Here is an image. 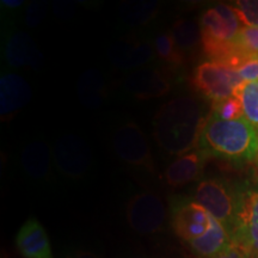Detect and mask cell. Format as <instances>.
Wrapping results in <instances>:
<instances>
[{"instance_id": "9c48e42d", "label": "cell", "mask_w": 258, "mask_h": 258, "mask_svg": "<svg viewBox=\"0 0 258 258\" xmlns=\"http://www.w3.org/2000/svg\"><path fill=\"white\" fill-rule=\"evenodd\" d=\"M53 156L60 172L70 178H80L91 166V151L85 141L76 135L60 138L54 147Z\"/></svg>"}, {"instance_id": "44dd1931", "label": "cell", "mask_w": 258, "mask_h": 258, "mask_svg": "<svg viewBox=\"0 0 258 258\" xmlns=\"http://www.w3.org/2000/svg\"><path fill=\"white\" fill-rule=\"evenodd\" d=\"M245 120L258 132V82H243L235 89Z\"/></svg>"}, {"instance_id": "277c9868", "label": "cell", "mask_w": 258, "mask_h": 258, "mask_svg": "<svg viewBox=\"0 0 258 258\" xmlns=\"http://www.w3.org/2000/svg\"><path fill=\"white\" fill-rule=\"evenodd\" d=\"M238 188L222 178H207L199 183L190 199L207 211L213 218L231 230L238 205Z\"/></svg>"}, {"instance_id": "d6a6232c", "label": "cell", "mask_w": 258, "mask_h": 258, "mask_svg": "<svg viewBox=\"0 0 258 258\" xmlns=\"http://www.w3.org/2000/svg\"><path fill=\"white\" fill-rule=\"evenodd\" d=\"M257 164H258V159H257Z\"/></svg>"}, {"instance_id": "2e32d148", "label": "cell", "mask_w": 258, "mask_h": 258, "mask_svg": "<svg viewBox=\"0 0 258 258\" xmlns=\"http://www.w3.org/2000/svg\"><path fill=\"white\" fill-rule=\"evenodd\" d=\"M232 245L230 231L221 222L215 220L208 233L188 244L189 249L198 258L215 256Z\"/></svg>"}, {"instance_id": "5b68a950", "label": "cell", "mask_w": 258, "mask_h": 258, "mask_svg": "<svg viewBox=\"0 0 258 258\" xmlns=\"http://www.w3.org/2000/svg\"><path fill=\"white\" fill-rule=\"evenodd\" d=\"M243 80L234 70L226 64L206 61L194 70L191 84L213 103H219L234 96V91Z\"/></svg>"}, {"instance_id": "f1b7e54d", "label": "cell", "mask_w": 258, "mask_h": 258, "mask_svg": "<svg viewBox=\"0 0 258 258\" xmlns=\"http://www.w3.org/2000/svg\"><path fill=\"white\" fill-rule=\"evenodd\" d=\"M209 258H247L245 256L244 253H241L239 250L235 249L234 246H231L227 247V249H225L224 251H221V252H219L218 254H215V256H212Z\"/></svg>"}, {"instance_id": "7a4b0ae2", "label": "cell", "mask_w": 258, "mask_h": 258, "mask_svg": "<svg viewBox=\"0 0 258 258\" xmlns=\"http://www.w3.org/2000/svg\"><path fill=\"white\" fill-rule=\"evenodd\" d=\"M199 148L207 157L219 158L238 165L258 159V132L245 120H222L209 112Z\"/></svg>"}, {"instance_id": "d6986e66", "label": "cell", "mask_w": 258, "mask_h": 258, "mask_svg": "<svg viewBox=\"0 0 258 258\" xmlns=\"http://www.w3.org/2000/svg\"><path fill=\"white\" fill-rule=\"evenodd\" d=\"M160 4L158 2H128L120 8L122 21L132 27L145 25L158 15Z\"/></svg>"}, {"instance_id": "d4e9b609", "label": "cell", "mask_w": 258, "mask_h": 258, "mask_svg": "<svg viewBox=\"0 0 258 258\" xmlns=\"http://www.w3.org/2000/svg\"><path fill=\"white\" fill-rule=\"evenodd\" d=\"M244 27L258 28V0H239L234 3Z\"/></svg>"}, {"instance_id": "4fadbf2b", "label": "cell", "mask_w": 258, "mask_h": 258, "mask_svg": "<svg viewBox=\"0 0 258 258\" xmlns=\"http://www.w3.org/2000/svg\"><path fill=\"white\" fill-rule=\"evenodd\" d=\"M207 159V154L200 148L183 154L167 166L164 172V179L172 188H179L195 182L201 177Z\"/></svg>"}, {"instance_id": "7402d4cb", "label": "cell", "mask_w": 258, "mask_h": 258, "mask_svg": "<svg viewBox=\"0 0 258 258\" xmlns=\"http://www.w3.org/2000/svg\"><path fill=\"white\" fill-rule=\"evenodd\" d=\"M154 50L158 57L171 69H178L184 63L185 56L177 47L171 32H164L154 40Z\"/></svg>"}, {"instance_id": "f546056e", "label": "cell", "mask_w": 258, "mask_h": 258, "mask_svg": "<svg viewBox=\"0 0 258 258\" xmlns=\"http://www.w3.org/2000/svg\"><path fill=\"white\" fill-rule=\"evenodd\" d=\"M66 258H98L95 253L90 252V251H76V252L71 253Z\"/></svg>"}, {"instance_id": "ba28073f", "label": "cell", "mask_w": 258, "mask_h": 258, "mask_svg": "<svg viewBox=\"0 0 258 258\" xmlns=\"http://www.w3.org/2000/svg\"><path fill=\"white\" fill-rule=\"evenodd\" d=\"M112 145L117 157L128 165L154 172V161L146 135L134 122H127L115 131Z\"/></svg>"}, {"instance_id": "ffe728a7", "label": "cell", "mask_w": 258, "mask_h": 258, "mask_svg": "<svg viewBox=\"0 0 258 258\" xmlns=\"http://www.w3.org/2000/svg\"><path fill=\"white\" fill-rule=\"evenodd\" d=\"M171 35L184 56L186 54H192L201 44V30L199 25L191 21H176L171 29Z\"/></svg>"}, {"instance_id": "e0dca14e", "label": "cell", "mask_w": 258, "mask_h": 258, "mask_svg": "<svg viewBox=\"0 0 258 258\" xmlns=\"http://www.w3.org/2000/svg\"><path fill=\"white\" fill-rule=\"evenodd\" d=\"M22 164L28 176L42 179L50 171V152L43 141H31L24 147L22 153Z\"/></svg>"}, {"instance_id": "52a82bcc", "label": "cell", "mask_w": 258, "mask_h": 258, "mask_svg": "<svg viewBox=\"0 0 258 258\" xmlns=\"http://www.w3.org/2000/svg\"><path fill=\"white\" fill-rule=\"evenodd\" d=\"M167 212L159 196L144 191L133 196L127 205V220L132 230L141 235H153L164 231Z\"/></svg>"}, {"instance_id": "5bb4252c", "label": "cell", "mask_w": 258, "mask_h": 258, "mask_svg": "<svg viewBox=\"0 0 258 258\" xmlns=\"http://www.w3.org/2000/svg\"><path fill=\"white\" fill-rule=\"evenodd\" d=\"M16 246L24 258H54L47 232L35 218L28 219L18 231Z\"/></svg>"}, {"instance_id": "484cf974", "label": "cell", "mask_w": 258, "mask_h": 258, "mask_svg": "<svg viewBox=\"0 0 258 258\" xmlns=\"http://www.w3.org/2000/svg\"><path fill=\"white\" fill-rule=\"evenodd\" d=\"M47 14V5L42 2H32L25 11V24L30 28H36L42 23Z\"/></svg>"}, {"instance_id": "83f0119b", "label": "cell", "mask_w": 258, "mask_h": 258, "mask_svg": "<svg viewBox=\"0 0 258 258\" xmlns=\"http://www.w3.org/2000/svg\"><path fill=\"white\" fill-rule=\"evenodd\" d=\"M55 15L61 19H66L72 17L74 14V5L72 3L67 2H56L54 4Z\"/></svg>"}, {"instance_id": "8992f818", "label": "cell", "mask_w": 258, "mask_h": 258, "mask_svg": "<svg viewBox=\"0 0 258 258\" xmlns=\"http://www.w3.org/2000/svg\"><path fill=\"white\" fill-rule=\"evenodd\" d=\"M215 220L190 198H176L171 203V226L177 237L186 245L208 233Z\"/></svg>"}, {"instance_id": "6da1fadb", "label": "cell", "mask_w": 258, "mask_h": 258, "mask_svg": "<svg viewBox=\"0 0 258 258\" xmlns=\"http://www.w3.org/2000/svg\"><path fill=\"white\" fill-rule=\"evenodd\" d=\"M209 114L195 98L177 97L160 106L153 118V138L171 156H183L199 146Z\"/></svg>"}, {"instance_id": "603a6c76", "label": "cell", "mask_w": 258, "mask_h": 258, "mask_svg": "<svg viewBox=\"0 0 258 258\" xmlns=\"http://www.w3.org/2000/svg\"><path fill=\"white\" fill-rule=\"evenodd\" d=\"M235 44L249 59L258 57V28L243 27L235 38Z\"/></svg>"}, {"instance_id": "7c38bea8", "label": "cell", "mask_w": 258, "mask_h": 258, "mask_svg": "<svg viewBox=\"0 0 258 258\" xmlns=\"http://www.w3.org/2000/svg\"><path fill=\"white\" fill-rule=\"evenodd\" d=\"M5 61L12 69L29 66L40 70L43 64V56L32 38L28 34L17 31L6 38Z\"/></svg>"}, {"instance_id": "1f68e13d", "label": "cell", "mask_w": 258, "mask_h": 258, "mask_svg": "<svg viewBox=\"0 0 258 258\" xmlns=\"http://www.w3.org/2000/svg\"><path fill=\"white\" fill-rule=\"evenodd\" d=\"M131 258H151V257H147V256H143V254H141V256H134V257H131Z\"/></svg>"}, {"instance_id": "3957f363", "label": "cell", "mask_w": 258, "mask_h": 258, "mask_svg": "<svg viewBox=\"0 0 258 258\" xmlns=\"http://www.w3.org/2000/svg\"><path fill=\"white\" fill-rule=\"evenodd\" d=\"M230 234L232 246L247 258H258V182L239 184Z\"/></svg>"}, {"instance_id": "9a60e30c", "label": "cell", "mask_w": 258, "mask_h": 258, "mask_svg": "<svg viewBox=\"0 0 258 258\" xmlns=\"http://www.w3.org/2000/svg\"><path fill=\"white\" fill-rule=\"evenodd\" d=\"M109 59L117 69L135 70L153 59V48L150 42L120 41L110 47Z\"/></svg>"}, {"instance_id": "30bf717a", "label": "cell", "mask_w": 258, "mask_h": 258, "mask_svg": "<svg viewBox=\"0 0 258 258\" xmlns=\"http://www.w3.org/2000/svg\"><path fill=\"white\" fill-rule=\"evenodd\" d=\"M124 88L135 98L151 99L167 95L171 90V84L160 71L140 69L128 74L124 79Z\"/></svg>"}, {"instance_id": "8fae6325", "label": "cell", "mask_w": 258, "mask_h": 258, "mask_svg": "<svg viewBox=\"0 0 258 258\" xmlns=\"http://www.w3.org/2000/svg\"><path fill=\"white\" fill-rule=\"evenodd\" d=\"M31 88L27 80L15 73H6L0 79V115L9 120L30 102Z\"/></svg>"}, {"instance_id": "4316f807", "label": "cell", "mask_w": 258, "mask_h": 258, "mask_svg": "<svg viewBox=\"0 0 258 258\" xmlns=\"http://www.w3.org/2000/svg\"><path fill=\"white\" fill-rule=\"evenodd\" d=\"M243 82H258V57H251L235 70Z\"/></svg>"}, {"instance_id": "cb8c5ba5", "label": "cell", "mask_w": 258, "mask_h": 258, "mask_svg": "<svg viewBox=\"0 0 258 258\" xmlns=\"http://www.w3.org/2000/svg\"><path fill=\"white\" fill-rule=\"evenodd\" d=\"M212 114L217 115L218 117L222 118V120H238V118L244 117L243 108L239 99L237 97H230V98L225 99L219 103H213L212 104Z\"/></svg>"}, {"instance_id": "ac0fdd59", "label": "cell", "mask_w": 258, "mask_h": 258, "mask_svg": "<svg viewBox=\"0 0 258 258\" xmlns=\"http://www.w3.org/2000/svg\"><path fill=\"white\" fill-rule=\"evenodd\" d=\"M78 97L84 106L97 109L105 97V84L102 74L96 70L84 72L78 80Z\"/></svg>"}, {"instance_id": "4dcf8cb0", "label": "cell", "mask_w": 258, "mask_h": 258, "mask_svg": "<svg viewBox=\"0 0 258 258\" xmlns=\"http://www.w3.org/2000/svg\"><path fill=\"white\" fill-rule=\"evenodd\" d=\"M24 4L23 0H3L2 5L6 9H18Z\"/></svg>"}]
</instances>
